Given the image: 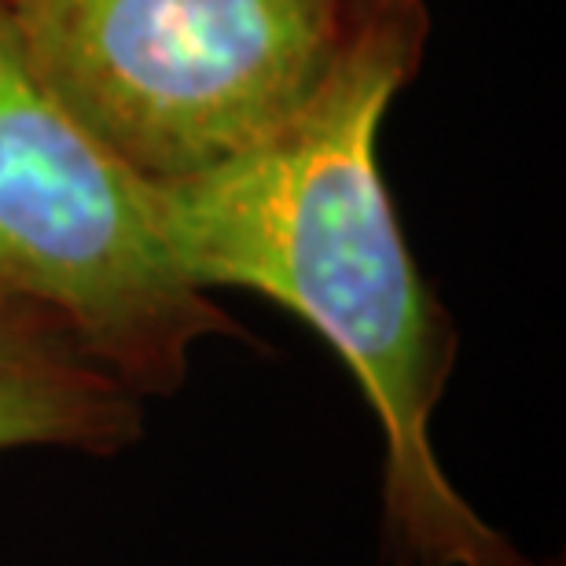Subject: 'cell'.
<instances>
[{
    "instance_id": "cell-1",
    "label": "cell",
    "mask_w": 566,
    "mask_h": 566,
    "mask_svg": "<svg viewBox=\"0 0 566 566\" xmlns=\"http://www.w3.org/2000/svg\"><path fill=\"white\" fill-rule=\"evenodd\" d=\"M427 38L423 0H346L332 63L273 137L207 174L140 185L196 287L283 305L354 371L382 434V563L504 566L523 552L463 501L434 452L460 335L379 169L382 118L420 74Z\"/></svg>"
},
{
    "instance_id": "cell-4",
    "label": "cell",
    "mask_w": 566,
    "mask_h": 566,
    "mask_svg": "<svg viewBox=\"0 0 566 566\" xmlns=\"http://www.w3.org/2000/svg\"><path fill=\"white\" fill-rule=\"evenodd\" d=\"M140 438V394L60 313L0 287V452L66 449L118 457Z\"/></svg>"
},
{
    "instance_id": "cell-5",
    "label": "cell",
    "mask_w": 566,
    "mask_h": 566,
    "mask_svg": "<svg viewBox=\"0 0 566 566\" xmlns=\"http://www.w3.org/2000/svg\"><path fill=\"white\" fill-rule=\"evenodd\" d=\"M504 566H559V563H541V559H530V556H515L512 563H504Z\"/></svg>"
},
{
    "instance_id": "cell-2",
    "label": "cell",
    "mask_w": 566,
    "mask_h": 566,
    "mask_svg": "<svg viewBox=\"0 0 566 566\" xmlns=\"http://www.w3.org/2000/svg\"><path fill=\"white\" fill-rule=\"evenodd\" d=\"M346 0H4L33 74L144 185L251 151L324 77Z\"/></svg>"
},
{
    "instance_id": "cell-3",
    "label": "cell",
    "mask_w": 566,
    "mask_h": 566,
    "mask_svg": "<svg viewBox=\"0 0 566 566\" xmlns=\"http://www.w3.org/2000/svg\"><path fill=\"white\" fill-rule=\"evenodd\" d=\"M0 287L44 302L140 398L185 387L207 338H251L158 240L144 185L27 60L0 0Z\"/></svg>"
}]
</instances>
